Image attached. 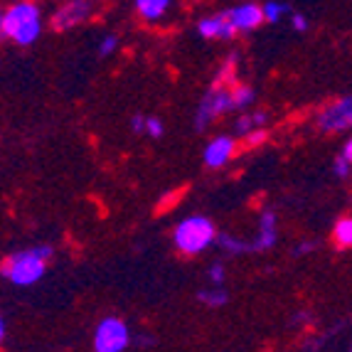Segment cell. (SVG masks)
<instances>
[{
	"instance_id": "9c48e42d",
	"label": "cell",
	"mask_w": 352,
	"mask_h": 352,
	"mask_svg": "<svg viewBox=\"0 0 352 352\" xmlns=\"http://www.w3.org/2000/svg\"><path fill=\"white\" fill-rule=\"evenodd\" d=\"M234 151H236V141L232 135H217L214 141L207 143L202 158H205L207 168H222V165H227L232 160Z\"/></svg>"
},
{
	"instance_id": "4fadbf2b",
	"label": "cell",
	"mask_w": 352,
	"mask_h": 352,
	"mask_svg": "<svg viewBox=\"0 0 352 352\" xmlns=\"http://www.w3.org/2000/svg\"><path fill=\"white\" fill-rule=\"evenodd\" d=\"M236 62H239V54H229L227 62H224V65L217 69V74H214V84H212V87H227V84L234 82Z\"/></svg>"
},
{
	"instance_id": "cb8c5ba5",
	"label": "cell",
	"mask_w": 352,
	"mask_h": 352,
	"mask_svg": "<svg viewBox=\"0 0 352 352\" xmlns=\"http://www.w3.org/2000/svg\"><path fill=\"white\" fill-rule=\"evenodd\" d=\"M350 170H352V163L345 158V155H340V158L335 160V165H333V173L338 177H347L350 175Z\"/></svg>"
},
{
	"instance_id": "d4e9b609",
	"label": "cell",
	"mask_w": 352,
	"mask_h": 352,
	"mask_svg": "<svg viewBox=\"0 0 352 352\" xmlns=\"http://www.w3.org/2000/svg\"><path fill=\"white\" fill-rule=\"evenodd\" d=\"M291 25H294V30H298V32L308 30V20H305L303 12H291Z\"/></svg>"
},
{
	"instance_id": "5bb4252c",
	"label": "cell",
	"mask_w": 352,
	"mask_h": 352,
	"mask_svg": "<svg viewBox=\"0 0 352 352\" xmlns=\"http://www.w3.org/2000/svg\"><path fill=\"white\" fill-rule=\"evenodd\" d=\"M333 239H335V244H338V247H342V249L352 247V217H342L340 222L335 224Z\"/></svg>"
},
{
	"instance_id": "83f0119b",
	"label": "cell",
	"mask_w": 352,
	"mask_h": 352,
	"mask_svg": "<svg viewBox=\"0 0 352 352\" xmlns=\"http://www.w3.org/2000/svg\"><path fill=\"white\" fill-rule=\"evenodd\" d=\"M311 249H316V244H300V247L296 249V254H305V252H311Z\"/></svg>"
},
{
	"instance_id": "7a4b0ae2",
	"label": "cell",
	"mask_w": 352,
	"mask_h": 352,
	"mask_svg": "<svg viewBox=\"0 0 352 352\" xmlns=\"http://www.w3.org/2000/svg\"><path fill=\"white\" fill-rule=\"evenodd\" d=\"M54 249L47 244H40V247H30L23 252H15L10 256H6L3 266H0V274L8 278L15 286H35L45 271H47V258H52Z\"/></svg>"
},
{
	"instance_id": "8fae6325",
	"label": "cell",
	"mask_w": 352,
	"mask_h": 352,
	"mask_svg": "<svg viewBox=\"0 0 352 352\" xmlns=\"http://www.w3.org/2000/svg\"><path fill=\"white\" fill-rule=\"evenodd\" d=\"M276 244V214L271 210H266L261 214V222H258V234L254 241H249L252 252H266Z\"/></svg>"
},
{
	"instance_id": "44dd1931",
	"label": "cell",
	"mask_w": 352,
	"mask_h": 352,
	"mask_svg": "<svg viewBox=\"0 0 352 352\" xmlns=\"http://www.w3.org/2000/svg\"><path fill=\"white\" fill-rule=\"evenodd\" d=\"M266 138H269V133H266L264 129L252 131V133L244 135V148H256V146H261V143H264Z\"/></svg>"
},
{
	"instance_id": "7c38bea8",
	"label": "cell",
	"mask_w": 352,
	"mask_h": 352,
	"mask_svg": "<svg viewBox=\"0 0 352 352\" xmlns=\"http://www.w3.org/2000/svg\"><path fill=\"white\" fill-rule=\"evenodd\" d=\"M170 3L173 0H135V10L148 23H158L165 12H168Z\"/></svg>"
},
{
	"instance_id": "ffe728a7",
	"label": "cell",
	"mask_w": 352,
	"mask_h": 352,
	"mask_svg": "<svg viewBox=\"0 0 352 352\" xmlns=\"http://www.w3.org/2000/svg\"><path fill=\"white\" fill-rule=\"evenodd\" d=\"M207 276H210V281L214 283V286H222L224 276H227V271H224L222 261H214V264H212L210 269H207Z\"/></svg>"
},
{
	"instance_id": "484cf974",
	"label": "cell",
	"mask_w": 352,
	"mask_h": 352,
	"mask_svg": "<svg viewBox=\"0 0 352 352\" xmlns=\"http://www.w3.org/2000/svg\"><path fill=\"white\" fill-rule=\"evenodd\" d=\"M131 129H133L135 133H143V131H146V118L133 116V118H131Z\"/></svg>"
},
{
	"instance_id": "603a6c76",
	"label": "cell",
	"mask_w": 352,
	"mask_h": 352,
	"mask_svg": "<svg viewBox=\"0 0 352 352\" xmlns=\"http://www.w3.org/2000/svg\"><path fill=\"white\" fill-rule=\"evenodd\" d=\"M146 133H148V135H153V138H160V135L165 133L163 121H160V118H155V116L146 118Z\"/></svg>"
},
{
	"instance_id": "7402d4cb",
	"label": "cell",
	"mask_w": 352,
	"mask_h": 352,
	"mask_svg": "<svg viewBox=\"0 0 352 352\" xmlns=\"http://www.w3.org/2000/svg\"><path fill=\"white\" fill-rule=\"evenodd\" d=\"M118 47V37L116 35H106L104 40H101L99 45V57H109V54H113Z\"/></svg>"
},
{
	"instance_id": "5b68a950",
	"label": "cell",
	"mask_w": 352,
	"mask_h": 352,
	"mask_svg": "<svg viewBox=\"0 0 352 352\" xmlns=\"http://www.w3.org/2000/svg\"><path fill=\"white\" fill-rule=\"evenodd\" d=\"M131 342L129 325L116 316L104 318L94 330V352H124Z\"/></svg>"
},
{
	"instance_id": "ac0fdd59",
	"label": "cell",
	"mask_w": 352,
	"mask_h": 352,
	"mask_svg": "<svg viewBox=\"0 0 352 352\" xmlns=\"http://www.w3.org/2000/svg\"><path fill=\"white\" fill-rule=\"evenodd\" d=\"M261 8H264L266 23H278L283 15H288V12H291V8H288L286 3H281V0H266Z\"/></svg>"
},
{
	"instance_id": "e0dca14e",
	"label": "cell",
	"mask_w": 352,
	"mask_h": 352,
	"mask_svg": "<svg viewBox=\"0 0 352 352\" xmlns=\"http://www.w3.org/2000/svg\"><path fill=\"white\" fill-rule=\"evenodd\" d=\"M254 96H256V91H254L249 84H232V99H234V109H244V106H249L254 101Z\"/></svg>"
},
{
	"instance_id": "3957f363",
	"label": "cell",
	"mask_w": 352,
	"mask_h": 352,
	"mask_svg": "<svg viewBox=\"0 0 352 352\" xmlns=\"http://www.w3.org/2000/svg\"><path fill=\"white\" fill-rule=\"evenodd\" d=\"M217 236V227L212 224V219L202 217V214H192V217L177 222L175 232H173V244L185 256H195V254H202L207 247H212Z\"/></svg>"
},
{
	"instance_id": "9a60e30c",
	"label": "cell",
	"mask_w": 352,
	"mask_h": 352,
	"mask_svg": "<svg viewBox=\"0 0 352 352\" xmlns=\"http://www.w3.org/2000/svg\"><path fill=\"white\" fill-rule=\"evenodd\" d=\"M197 298H200L205 305L219 308V305H224L229 300V294L224 291L222 286H212V288H205V291H200V294H197Z\"/></svg>"
},
{
	"instance_id": "ba28073f",
	"label": "cell",
	"mask_w": 352,
	"mask_h": 352,
	"mask_svg": "<svg viewBox=\"0 0 352 352\" xmlns=\"http://www.w3.org/2000/svg\"><path fill=\"white\" fill-rule=\"evenodd\" d=\"M197 32H200L205 40H234L236 37V25L232 23V15L229 10L214 12V15H207L197 23Z\"/></svg>"
},
{
	"instance_id": "4316f807",
	"label": "cell",
	"mask_w": 352,
	"mask_h": 352,
	"mask_svg": "<svg viewBox=\"0 0 352 352\" xmlns=\"http://www.w3.org/2000/svg\"><path fill=\"white\" fill-rule=\"evenodd\" d=\"M342 155H345V158H347V160H350V163H352V138H350V141L345 143V148H342Z\"/></svg>"
},
{
	"instance_id": "277c9868",
	"label": "cell",
	"mask_w": 352,
	"mask_h": 352,
	"mask_svg": "<svg viewBox=\"0 0 352 352\" xmlns=\"http://www.w3.org/2000/svg\"><path fill=\"white\" fill-rule=\"evenodd\" d=\"M234 109V99H232V89L224 87H212L205 96H202L197 113H195V129L205 131L214 118L224 116Z\"/></svg>"
},
{
	"instance_id": "30bf717a",
	"label": "cell",
	"mask_w": 352,
	"mask_h": 352,
	"mask_svg": "<svg viewBox=\"0 0 352 352\" xmlns=\"http://www.w3.org/2000/svg\"><path fill=\"white\" fill-rule=\"evenodd\" d=\"M229 15H232V23L236 25L239 32H252V30H256L261 23H266L264 8L256 6V3H244V6L232 8Z\"/></svg>"
},
{
	"instance_id": "2e32d148",
	"label": "cell",
	"mask_w": 352,
	"mask_h": 352,
	"mask_svg": "<svg viewBox=\"0 0 352 352\" xmlns=\"http://www.w3.org/2000/svg\"><path fill=\"white\" fill-rule=\"evenodd\" d=\"M217 244H219V247H222L227 254H234V256L252 252V247H249V241L236 239V236H229V234H219V236H217Z\"/></svg>"
},
{
	"instance_id": "8992f818",
	"label": "cell",
	"mask_w": 352,
	"mask_h": 352,
	"mask_svg": "<svg viewBox=\"0 0 352 352\" xmlns=\"http://www.w3.org/2000/svg\"><path fill=\"white\" fill-rule=\"evenodd\" d=\"M318 129L325 133H340L352 126V96H342V99L333 101L318 113Z\"/></svg>"
},
{
	"instance_id": "6da1fadb",
	"label": "cell",
	"mask_w": 352,
	"mask_h": 352,
	"mask_svg": "<svg viewBox=\"0 0 352 352\" xmlns=\"http://www.w3.org/2000/svg\"><path fill=\"white\" fill-rule=\"evenodd\" d=\"M42 32V12L32 0H15L0 15V35L12 40L15 45H32Z\"/></svg>"
},
{
	"instance_id": "f1b7e54d",
	"label": "cell",
	"mask_w": 352,
	"mask_h": 352,
	"mask_svg": "<svg viewBox=\"0 0 352 352\" xmlns=\"http://www.w3.org/2000/svg\"><path fill=\"white\" fill-rule=\"evenodd\" d=\"M347 352H352V345H350V350H347Z\"/></svg>"
},
{
	"instance_id": "d6986e66",
	"label": "cell",
	"mask_w": 352,
	"mask_h": 352,
	"mask_svg": "<svg viewBox=\"0 0 352 352\" xmlns=\"http://www.w3.org/2000/svg\"><path fill=\"white\" fill-rule=\"evenodd\" d=\"M258 126H256V118H254V113H244V116H239L236 118V124H234V131H236V135H244L247 133H252V131H256Z\"/></svg>"
},
{
	"instance_id": "52a82bcc",
	"label": "cell",
	"mask_w": 352,
	"mask_h": 352,
	"mask_svg": "<svg viewBox=\"0 0 352 352\" xmlns=\"http://www.w3.org/2000/svg\"><path fill=\"white\" fill-rule=\"evenodd\" d=\"M94 12V3L91 0H69L62 8H57V12L52 15V30L57 32H65V30H72L76 25L87 23Z\"/></svg>"
}]
</instances>
